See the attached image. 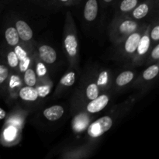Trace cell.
<instances>
[{
  "instance_id": "obj_13",
  "label": "cell",
  "mask_w": 159,
  "mask_h": 159,
  "mask_svg": "<svg viewBox=\"0 0 159 159\" xmlns=\"http://www.w3.org/2000/svg\"><path fill=\"white\" fill-rule=\"evenodd\" d=\"M149 47H150V39H149L148 36L144 35V37L140 39L139 43H138V48H137L138 54L140 55L144 54L148 51Z\"/></svg>"
},
{
  "instance_id": "obj_14",
  "label": "cell",
  "mask_w": 159,
  "mask_h": 159,
  "mask_svg": "<svg viewBox=\"0 0 159 159\" xmlns=\"http://www.w3.org/2000/svg\"><path fill=\"white\" fill-rule=\"evenodd\" d=\"M148 10L149 7L147 3H142L134 10L133 16L135 19L140 20V19H142L144 16H146V15L148 12Z\"/></svg>"
},
{
  "instance_id": "obj_29",
  "label": "cell",
  "mask_w": 159,
  "mask_h": 159,
  "mask_svg": "<svg viewBox=\"0 0 159 159\" xmlns=\"http://www.w3.org/2000/svg\"><path fill=\"white\" fill-rule=\"evenodd\" d=\"M6 112H5L4 110H2V108H0V120H2L6 117Z\"/></svg>"
},
{
  "instance_id": "obj_12",
  "label": "cell",
  "mask_w": 159,
  "mask_h": 159,
  "mask_svg": "<svg viewBox=\"0 0 159 159\" xmlns=\"http://www.w3.org/2000/svg\"><path fill=\"white\" fill-rule=\"evenodd\" d=\"M137 24L131 20H126L123 22L120 26V31L124 34H129L133 33L136 30Z\"/></svg>"
},
{
  "instance_id": "obj_18",
  "label": "cell",
  "mask_w": 159,
  "mask_h": 159,
  "mask_svg": "<svg viewBox=\"0 0 159 159\" xmlns=\"http://www.w3.org/2000/svg\"><path fill=\"white\" fill-rule=\"evenodd\" d=\"M138 2V0H123L120 6V9L123 12H129L134 9Z\"/></svg>"
},
{
  "instance_id": "obj_21",
  "label": "cell",
  "mask_w": 159,
  "mask_h": 159,
  "mask_svg": "<svg viewBox=\"0 0 159 159\" xmlns=\"http://www.w3.org/2000/svg\"><path fill=\"white\" fill-rule=\"evenodd\" d=\"M85 118L82 117V116H78V117L76 118V119L78 120V121H79V123L75 121L74 128L75 129V130H77L78 131H81V130H82L84 128H85V127H86L88 122L84 123V121H85Z\"/></svg>"
},
{
  "instance_id": "obj_25",
  "label": "cell",
  "mask_w": 159,
  "mask_h": 159,
  "mask_svg": "<svg viewBox=\"0 0 159 159\" xmlns=\"http://www.w3.org/2000/svg\"><path fill=\"white\" fill-rule=\"evenodd\" d=\"M16 135V130L14 129V127H9L7 130H6V133H5V137L7 140H12V138H14Z\"/></svg>"
},
{
  "instance_id": "obj_3",
  "label": "cell",
  "mask_w": 159,
  "mask_h": 159,
  "mask_svg": "<svg viewBox=\"0 0 159 159\" xmlns=\"http://www.w3.org/2000/svg\"><path fill=\"white\" fill-rule=\"evenodd\" d=\"M39 54L43 61L47 64H53L57 59L55 50L48 45H42L39 48Z\"/></svg>"
},
{
  "instance_id": "obj_26",
  "label": "cell",
  "mask_w": 159,
  "mask_h": 159,
  "mask_svg": "<svg viewBox=\"0 0 159 159\" xmlns=\"http://www.w3.org/2000/svg\"><path fill=\"white\" fill-rule=\"evenodd\" d=\"M20 61V70L22 71H25L28 68V66L30 65V58L28 57H26V58L23 59V60Z\"/></svg>"
},
{
  "instance_id": "obj_10",
  "label": "cell",
  "mask_w": 159,
  "mask_h": 159,
  "mask_svg": "<svg viewBox=\"0 0 159 159\" xmlns=\"http://www.w3.org/2000/svg\"><path fill=\"white\" fill-rule=\"evenodd\" d=\"M5 37L10 46H16L18 43L19 40H20V37L17 33L16 29L13 27H9L5 32Z\"/></svg>"
},
{
  "instance_id": "obj_15",
  "label": "cell",
  "mask_w": 159,
  "mask_h": 159,
  "mask_svg": "<svg viewBox=\"0 0 159 159\" xmlns=\"http://www.w3.org/2000/svg\"><path fill=\"white\" fill-rule=\"evenodd\" d=\"M24 82L27 86H34L37 82L35 71L31 68H27L25 71Z\"/></svg>"
},
{
  "instance_id": "obj_27",
  "label": "cell",
  "mask_w": 159,
  "mask_h": 159,
  "mask_svg": "<svg viewBox=\"0 0 159 159\" xmlns=\"http://www.w3.org/2000/svg\"><path fill=\"white\" fill-rule=\"evenodd\" d=\"M151 37L155 41H158L159 40V26H156L155 28H153V30H152L151 33Z\"/></svg>"
},
{
  "instance_id": "obj_4",
  "label": "cell",
  "mask_w": 159,
  "mask_h": 159,
  "mask_svg": "<svg viewBox=\"0 0 159 159\" xmlns=\"http://www.w3.org/2000/svg\"><path fill=\"white\" fill-rule=\"evenodd\" d=\"M16 29L19 34L20 38L24 41H29L33 37V31L30 26L25 21L18 20L16 23Z\"/></svg>"
},
{
  "instance_id": "obj_30",
  "label": "cell",
  "mask_w": 159,
  "mask_h": 159,
  "mask_svg": "<svg viewBox=\"0 0 159 159\" xmlns=\"http://www.w3.org/2000/svg\"><path fill=\"white\" fill-rule=\"evenodd\" d=\"M61 2H68V1H69V0H60Z\"/></svg>"
},
{
  "instance_id": "obj_11",
  "label": "cell",
  "mask_w": 159,
  "mask_h": 159,
  "mask_svg": "<svg viewBox=\"0 0 159 159\" xmlns=\"http://www.w3.org/2000/svg\"><path fill=\"white\" fill-rule=\"evenodd\" d=\"M134 79V73L130 71H126L120 73L116 79V83L119 86H124L129 82H131Z\"/></svg>"
},
{
  "instance_id": "obj_5",
  "label": "cell",
  "mask_w": 159,
  "mask_h": 159,
  "mask_svg": "<svg viewBox=\"0 0 159 159\" xmlns=\"http://www.w3.org/2000/svg\"><path fill=\"white\" fill-rule=\"evenodd\" d=\"M98 2L97 0H88L84 8V17L87 21H93L97 16Z\"/></svg>"
},
{
  "instance_id": "obj_22",
  "label": "cell",
  "mask_w": 159,
  "mask_h": 159,
  "mask_svg": "<svg viewBox=\"0 0 159 159\" xmlns=\"http://www.w3.org/2000/svg\"><path fill=\"white\" fill-rule=\"evenodd\" d=\"M9 75V71L6 66L0 65V84L3 83Z\"/></svg>"
},
{
  "instance_id": "obj_20",
  "label": "cell",
  "mask_w": 159,
  "mask_h": 159,
  "mask_svg": "<svg viewBox=\"0 0 159 159\" xmlns=\"http://www.w3.org/2000/svg\"><path fill=\"white\" fill-rule=\"evenodd\" d=\"M7 61L10 67H12V68H15L19 64V59L14 51L9 52V54L7 55Z\"/></svg>"
},
{
  "instance_id": "obj_2",
  "label": "cell",
  "mask_w": 159,
  "mask_h": 159,
  "mask_svg": "<svg viewBox=\"0 0 159 159\" xmlns=\"http://www.w3.org/2000/svg\"><path fill=\"white\" fill-rule=\"evenodd\" d=\"M109 102V97L107 95L98 96L96 99L91 100L87 106V110L91 113H97L103 110Z\"/></svg>"
},
{
  "instance_id": "obj_16",
  "label": "cell",
  "mask_w": 159,
  "mask_h": 159,
  "mask_svg": "<svg viewBox=\"0 0 159 159\" xmlns=\"http://www.w3.org/2000/svg\"><path fill=\"white\" fill-rule=\"evenodd\" d=\"M159 72V68L158 65H152L148 68L143 73V78L145 80H152L158 75Z\"/></svg>"
},
{
  "instance_id": "obj_8",
  "label": "cell",
  "mask_w": 159,
  "mask_h": 159,
  "mask_svg": "<svg viewBox=\"0 0 159 159\" xmlns=\"http://www.w3.org/2000/svg\"><path fill=\"white\" fill-rule=\"evenodd\" d=\"M65 47L67 52L70 56L73 57L77 54L78 42L76 37L72 34H69L65 39Z\"/></svg>"
},
{
  "instance_id": "obj_28",
  "label": "cell",
  "mask_w": 159,
  "mask_h": 159,
  "mask_svg": "<svg viewBox=\"0 0 159 159\" xmlns=\"http://www.w3.org/2000/svg\"><path fill=\"white\" fill-rule=\"evenodd\" d=\"M152 57H153L154 59H155V60H158L159 58V45H157V46L154 48V50L152 51Z\"/></svg>"
},
{
  "instance_id": "obj_1",
  "label": "cell",
  "mask_w": 159,
  "mask_h": 159,
  "mask_svg": "<svg viewBox=\"0 0 159 159\" xmlns=\"http://www.w3.org/2000/svg\"><path fill=\"white\" fill-rule=\"evenodd\" d=\"M113 126V120L108 116H103L89 125L88 128V134L92 138H98L108 131Z\"/></svg>"
},
{
  "instance_id": "obj_24",
  "label": "cell",
  "mask_w": 159,
  "mask_h": 159,
  "mask_svg": "<svg viewBox=\"0 0 159 159\" xmlns=\"http://www.w3.org/2000/svg\"><path fill=\"white\" fill-rule=\"evenodd\" d=\"M14 52H15L16 54V56H17V57H18L19 61L23 60V59L26 58V57H27V54H26V51H25L24 50L22 49L21 47H20V46L16 47Z\"/></svg>"
},
{
  "instance_id": "obj_17",
  "label": "cell",
  "mask_w": 159,
  "mask_h": 159,
  "mask_svg": "<svg viewBox=\"0 0 159 159\" xmlns=\"http://www.w3.org/2000/svg\"><path fill=\"white\" fill-rule=\"evenodd\" d=\"M86 96L89 99L93 100L99 96V87L96 84L92 83L86 89Z\"/></svg>"
},
{
  "instance_id": "obj_19",
  "label": "cell",
  "mask_w": 159,
  "mask_h": 159,
  "mask_svg": "<svg viewBox=\"0 0 159 159\" xmlns=\"http://www.w3.org/2000/svg\"><path fill=\"white\" fill-rule=\"evenodd\" d=\"M75 81V74L73 71L65 75L61 80V84L65 86H71Z\"/></svg>"
},
{
  "instance_id": "obj_7",
  "label": "cell",
  "mask_w": 159,
  "mask_h": 159,
  "mask_svg": "<svg viewBox=\"0 0 159 159\" xmlns=\"http://www.w3.org/2000/svg\"><path fill=\"white\" fill-rule=\"evenodd\" d=\"M20 97L26 101H35L38 98V92L33 86L23 87L20 91Z\"/></svg>"
},
{
  "instance_id": "obj_31",
  "label": "cell",
  "mask_w": 159,
  "mask_h": 159,
  "mask_svg": "<svg viewBox=\"0 0 159 159\" xmlns=\"http://www.w3.org/2000/svg\"><path fill=\"white\" fill-rule=\"evenodd\" d=\"M104 2H112L113 0H103Z\"/></svg>"
},
{
  "instance_id": "obj_23",
  "label": "cell",
  "mask_w": 159,
  "mask_h": 159,
  "mask_svg": "<svg viewBox=\"0 0 159 159\" xmlns=\"http://www.w3.org/2000/svg\"><path fill=\"white\" fill-rule=\"evenodd\" d=\"M108 80V73L107 71H102L100 73L99 76V79H98L97 84L96 85L99 86V85H106Z\"/></svg>"
},
{
  "instance_id": "obj_9",
  "label": "cell",
  "mask_w": 159,
  "mask_h": 159,
  "mask_svg": "<svg viewBox=\"0 0 159 159\" xmlns=\"http://www.w3.org/2000/svg\"><path fill=\"white\" fill-rule=\"evenodd\" d=\"M141 36L138 33H134L130 34L125 43V50L127 53H134L137 50Z\"/></svg>"
},
{
  "instance_id": "obj_6",
  "label": "cell",
  "mask_w": 159,
  "mask_h": 159,
  "mask_svg": "<svg viewBox=\"0 0 159 159\" xmlns=\"http://www.w3.org/2000/svg\"><path fill=\"white\" fill-rule=\"evenodd\" d=\"M64 108L61 106H52L44 110L43 114L46 119L51 121H56L64 114Z\"/></svg>"
}]
</instances>
